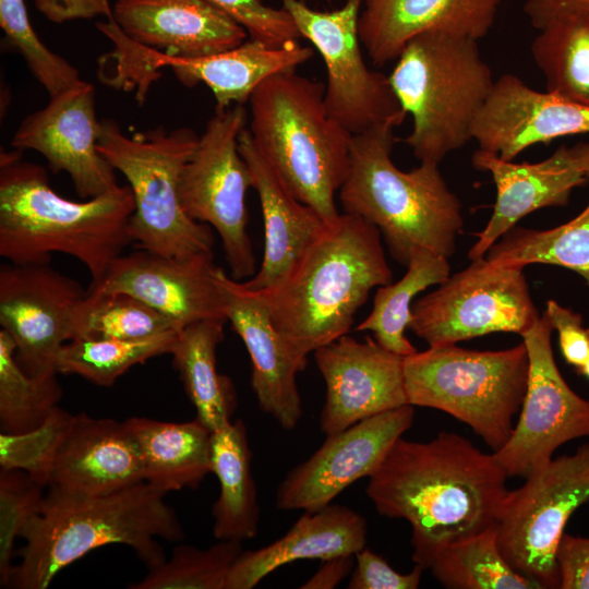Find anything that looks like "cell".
<instances>
[{"label":"cell","mask_w":589,"mask_h":589,"mask_svg":"<svg viewBox=\"0 0 589 589\" xmlns=\"http://www.w3.org/2000/svg\"><path fill=\"white\" fill-rule=\"evenodd\" d=\"M508 476L468 438L440 432L429 442L399 437L369 477L381 516L412 527V561L424 569L443 546L495 525Z\"/></svg>","instance_id":"1"},{"label":"cell","mask_w":589,"mask_h":589,"mask_svg":"<svg viewBox=\"0 0 589 589\" xmlns=\"http://www.w3.org/2000/svg\"><path fill=\"white\" fill-rule=\"evenodd\" d=\"M48 489L40 509L20 532L25 544L8 588L46 589L60 570L109 544L131 548L151 569L166 560L159 539H184L166 492L146 481L104 494Z\"/></svg>","instance_id":"2"},{"label":"cell","mask_w":589,"mask_h":589,"mask_svg":"<svg viewBox=\"0 0 589 589\" xmlns=\"http://www.w3.org/2000/svg\"><path fill=\"white\" fill-rule=\"evenodd\" d=\"M129 185L75 202L56 193L40 165L21 151L0 154V255L13 264H49L53 253L81 262L92 281L131 243Z\"/></svg>","instance_id":"3"},{"label":"cell","mask_w":589,"mask_h":589,"mask_svg":"<svg viewBox=\"0 0 589 589\" xmlns=\"http://www.w3.org/2000/svg\"><path fill=\"white\" fill-rule=\"evenodd\" d=\"M392 280L378 229L344 213L284 283L260 292L289 350L308 360L310 352L347 335L371 290Z\"/></svg>","instance_id":"4"},{"label":"cell","mask_w":589,"mask_h":589,"mask_svg":"<svg viewBox=\"0 0 589 589\" xmlns=\"http://www.w3.org/2000/svg\"><path fill=\"white\" fill-rule=\"evenodd\" d=\"M394 129L384 124L352 135L349 172L338 192L344 213L375 226L405 266L416 248L449 259L464 226L461 203L437 164L420 163L410 171L395 166Z\"/></svg>","instance_id":"5"},{"label":"cell","mask_w":589,"mask_h":589,"mask_svg":"<svg viewBox=\"0 0 589 589\" xmlns=\"http://www.w3.org/2000/svg\"><path fill=\"white\" fill-rule=\"evenodd\" d=\"M325 84L293 71L265 80L251 95L250 133L288 191L327 224L350 167L352 134L327 113Z\"/></svg>","instance_id":"6"},{"label":"cell","mask_w":589,"mask_h":589,"mask_svg":"<svg viewBox=\"0 0 589 589\" xmlns=\"http://www.w3.org/2000/svg\"><path fill=\"white\" fill-rule=\"evenodd\" d=\"M388 79L412 117L406 144L420 163L437 165L472 140L495 82L477 39L442 31L411 38Z\"/></svg>","instance_id":"7"},{"label":"cell","mask_w":589,"mask_h":589,"mask_svg":"<svg viewBox=\"0 0 589 589\" xmlns=\"http://www.w3.org/2000/svg\"><path fill=\"white\" fill-rule=\"evenodd\" d=\"M100 122L97 148L125 177L133 193L132 241L139 249L168 257L214 256L211 226L189 217L179 196L182 169L200 135L188 127L167 131L159 125L130 136L113 119Z\"/></svg>","instance_id":"8"},{"label":"cell","mask_w":589,"mask_h":589,"mask_svg":"<svg viewBox=\"0 0 589 589\" xmlns=\"http://www.w3.org/2000/svg\"><path fill=\"white\" fill-rule=\"evenodd\" d=\"M408 404L444 411L469 425L496 452L514 430L528 383L525 342L497 350L429 347L404 358Z\"/></svg>","instance_id":"9"},{"label":"cell","mask_w":589,"mask_h":589,"mask_svg":"<svg viewBox=\"0 0 589 589\" xmlns=\"http://www.w3.org/2000/svg\"><path fill=\"white\" fill-rule=\"evenodd\" d=\"M525 479L500 506L497 544L512 568L538 589H558V542L569 517L589 502V443Z\"/></svg>","instance_id":"10"},{"label":"cell","mask_w":589,"mask_h":589,"mask_svg":"<svg viewBox=\"0 0 589 589\" xmlns=\"http://www.w3.org/2000/svg\"><path fill=\"white\" fill-rule=\"evenodd\" d=\"M247 121L243 105L215 110L199 136L179 182L184 212L195 221L216 230L231 277L237 280L249 279L256 272L247 231L245 193L252 188V178L238 148Z\"/></svg>","instance_id":"11"},{"label":"cell","mask_w":589,"mask_h":589,"mask_svg":"<svg viewBox=\"0 0 589 589\" xmlns=\"http://www.w3.org/2000/svg\"><path fill=\"white\" fill-rule=\"evenodd\" d=\"M524 268L471 261L414 300L408 328L429 347L456 345L491 333L522 336L541 317Z\"/></svg>","instance_id":"12"},{"label":"cell","mask_w":589,"mask_h":589,"mask_svg":"<svg viewBox=\"0 0 589 589\" xmlns=\"http://www.w3.org/2000/svg\"><path fill=\"white\" fill-rule=\"evenodd\" d=\"M301 37L320 51L326 68L324 103L327 113L348 132L378 125H400L407 112L388 76L370 70L358 32L362 0H345L334 11H317L302 0H281Z\"/></svg>","instance_id":"13"},{"label":"cell","mask_w":589,"mask_h":589,"mask_svg":"<svg viewBox=\"0 0 589 589\" xmlns=\"http://www.w3.org/2000/svg\"><path fill=\"white\" fill-rule=\"evenodd\" d=\"M552 332L543 313L521 336L529 357L526 395L510 437L493 452L508 477L527 478L548 465L560 446L589 436V399L576 394L557 369Z\"/></svg>","instance_id":"14"},{"label":"cell","mask_w":589,"mask_h":589,"mask_svg":"<svg viewBox=\"0 0 589 589\" xmlns=\"http://www.w3.org/2000/svg\"><path fill=\"white\" fill-rule=\"evenodd\" d=\"M87 289L49 264L0 267V325L15 345V359L28 375L56 371L60 348L75 338Z\"/></svg>","instance_id":"15"},{"label":"cell","mask_w":589,"mask_h":589,"mask_svg":"<svg viewBox=\"0 0 589 589\" xmlns=\"http://www.w3.org/2000/svg\"><path fill=\"white\" fill-rule=\"evenodd\" d=\"M413 418V406L405 405L326 435L321 447L278 484L276 507L315 512L330 504L353 482L377 469L394 443L411 428Z\"/></svg>","instance_id":"16"},{"label":"cell","mask_w":589,"mask_h":589,"mask_svg":"<svg viewBox=\"0 0 589 589\" xmlns=\"http://www.w3.org/2000/svg\"><path fill=\"white\" fill-rule=\"evenodd\" d=\"M100 130L95 88L82 80L25 117L11 145L41 154L52 172H67L77 195L88 200L119 185L115 168L97 148Z\"/></svg>","instance_id":"17"},{"label":"cell","mask_w":589,"mask_h":589,"mask_svg":"<svg viewBox=\"0 0 589 589\" xmlns=\"http://www.w3.org/2000/svg\"><path fill=\"white\" fill-rule=\"evenodd\" d=\"M216 272L211 255L180 260L139 249L116 257L99 280L91 281L87 291L130 294L180 330L206 318L227 320Z\"/></svg>","instance_id":"18"},{"label":"cell","mask_w":589,"mask_h":589,"mask_svg":"<svg viewBox=\"0 0 589 589\" xmlns=\"http://www.w3.org/2000/svg\"><path fill=\"white\" fill-rule=\"evenodd\" d=\"M404 358L371 337L359 341L344 335L316 349L314 359L326 387L321 431L330 435L372 416L409 405Z\"/></svg>","instance_id":"19"},{"label":"cell","mask_w":589,"mask_h":589,"mask_svg":"<svg viewBox=\"0 0 589 589\" xmlns=\"http://www.w3.org/2000/svg\"><path fill=\"white\" fill-rule=\"evenodd\" d=\"M225 313L251 359V387L260 409L285 430H293L303 416L297 374L308 360L296 357L275 328L266 300L217 266Z\"/></svg>","instance_id":"20"},{"label":"cell","mask_w":589,"mask_h":589,"mask_svg":"<svg viewBox=\"0 0 589 589\" xmlns=\"http://www.w3.org/2000/svg\"><path fill=\"white\" fill-rule=\"evenodd\" d=\"M582 133H589L588 106L539 92L506 73L494 82L471 136L480 149L513 160L530 146Z\"/></svg>","instance_id":"21"},{"label":"cell","mask_w":589,"mask_h":589,"mask_svg":"<svg viewBox=\"0 0 589 589\" xmlns=\"http://www.w3.org/2000/svg\"><path fill=\"white\" fill-rule=\"evenodd\" d=\"M112 17L134 43L173 58L226 51L248 35L209 0H117Z\"/></svg>","instance_id":"22"},{"label":"cell","mask_w":589,"mask_h":589,"mask_svg":"<svg viewBox=\"0 0 589 589\" xmlns=\"http://www.w3.org/2000/svg\"><path fill=\"white\" fill-rule=\"evenodd\" d=\"M238 148L249 167L264 225L261 266L243 284L254 291H268L290 276L328 224L288 191L249 130L240 134Z\"/></svg>","instance_id":"23"},{"label":"cell","mask_w":589,"mask_h":589,"mask_svg":"<svg viewBox=\"0 0 589 589\" xmlns=\"http://www.w3.org/2000/svg\"><path fill=\"white\" fill-rule=\"evenodd\" d=\"M476 169L490 172L496 187L493 213L469 250L471 261L488 250L528 214L544 207L565 206L573 189L587 181L569 147H558L544 160L514 163L478 148L471 158Z\"/></svg>","instance_id":"24"},{"label":"cell","mask_w":589,"mask_h":589,"mask_svg":"<svg viewBox=\"0 0 589 589\" xmlns=\"http://www.w3.org/2000/svg\"><path fill=\"white\" fill-rule=\"evenodd\" d=\"M142 481L141 452L125 422L80 412L58 448L47 488L104 494Z\"/></svg>","instance_id":"25"},{"label":"cell","mask_w":589,"mask_h":589,"mask_svg":"<svg viewBox=\"0 0 589 589\" xmlns=\"http://www.w3.org/2000/svg\"><path fill=\"white\" fill-rule=\"evenodd\" d=\"M502 0H362L358 32L377 67L397 60L420 33L442 31L483 38L495 23Z\"/></svg>","instance_id":"26"},{"label":"cell","mask_w":589,"mask_h":589,"mask_svg":"<svg viewBox=\"0 0 589 589\" xmlns=\"http://www.w3.org/2000/svg\"><path fill=\"white\" fill-rule=\"evenodd\" d=\"M365 518L354 509L328 504L303 515L279 539L242 551L228 574L225 589H252L279 567L300 560L325 561L354 555L366 543Z\"/></svg>","instance_id":"27"},{"label":"cell","mask_w":589,"mask_h":589,"mask_svg":"<svg viewBox=\"0 0 589 589\" xmlns=\"http://www.w3.org/2000/svg\"><path fill=\"white\" fill-rule=\"evenodd\" d=\"M313 55L312 47L301 46L298 40L272 47L249 39L232 49L193 59L173 58L153 49L156 68L170 67L187 87L207 85L216 100L215 110L244 105L265 80L296 70Z\"/></svg>","instance_id":"28"},{"label":"cell","mask_w":589,"mask_h":589,"mask_svg":"<svg viewBox=\"0 0 589 589\" xmlns=\"http://www.w3.org/2000/svg\"><path fill=\"white\" fill-rule=\"evenodd\" d=\"M124 422L139 444L144 481L166 493L194 490L212 472V431L197 418L165 422L131 417Z\"/></svg>","instance_id":"29"},{"label":"cell","mask_w":589,"mask_h":589,"mask_svg":"<svg viewBox=\"0 0 589 589\" xmlns=\"http://www.w3.org/2000/svg\"><path fill=\"white\" fill-rule=\"evenodd\" d=\"M211 460L212 472L219 482V495L212 508L214 537L240 542L254 538L260 506L242 420H231L212 432Z\"/></svg>","instance_id":"30"},{"label":"cell","mask_w":589,"mask_h":589,"mask_svg":"<svg viewBox=\"0 0 589 589\" xmlns=\"http://www.w3.org/2000/svg\"><path fill=\"white\" fill-rule=\"evenodd\" d=\"M225 318H206L178 330L170 354L196 418L212 432L231 417L237 394L231 378L217 370L216 352L225 337Z\"/></svg>","instance_id":"31"},{"label":"cell","mask_w":589,"mask_h":589,"mask_svg":"<svg viewBox=\"0 0 589 589\" xmlns=\"http://www.w3.org/2000/svg\"><path fill=\"white\" fill-rule=\"evenodd\" d=\"M448 259L424 248L411 251L407 272L397 283L377 288L373 309L357 330H370L380 346L401 357L418 350L405 335L411 320L413 298L449 277Z\"/></svg>","instance_id":"32"},{"label":"cell","mask_w":589,"mask_h":589,"mask_svg":"<svg viewBox=\"0 0 589 589\" xmlns=\"http://www.w3.org/2000/svg\"><path fill=\"white\" fill-rule=\"evenodd\" d=\"M530 50L548 92L589 107V13L553 19Z\"/></svg>","instance_id":"33"},{"label":"cell","mask_w":589,"mask_h":589,"mask_svg":"<svg viewBox=\"0 0 589 589\" xmlns=\"http://www.w3.org/2000/svg\"><path fill=\"white\" fill-rule=\"evenodd\" d=\"M484 257L494 265L520 268L534 263L562 266L580 274L589 285V204L574 219L553 229L515 226Z\"/></svg>","instance_id":"34"},{"label":"cell","mask_w":589,"mask_h":589,"mask_svg":"<svg viewBox=\"0 0 589 589\" xmlns=\"http://www.w3.org/2000/svg\"><path fill=\"white\" fill-rule=\"evenodd\" d=\"M429 569L448 589H538L504 558L495 525L443 546L433 556Z\"/></svg>","instance_id":"35"},{"label":"cell","mask_w":589,"mask_h":589,"mask_svg":"<svg viewBox=\"0 0 589 589\" xmlns=\"http://www.w3.org/2000/svg\"><path fill=\"white\" fill-rule=\"evenodd\" d=\"M178 330L139 340L75 338L65 342L56 358L58 374L79 375L109 387L136 364L170 353Z\"/></svg>","instance_id":"36"},{"label":"cell","mask_w":589,"mask_h":589,"mask_svg":"<svg viewBox=\"0 0 589 589\" xmlns=\"http://www.w3.org/2000/svg\"><path fill=\"white\" fill-rule=\"evenodd\" d=\"M58 373L28 375L15 359V345L0 329V431L20 434L40 426L63 390Z\"/></svg>","instance_id":"37"},{"label":"cell","mask_w":589,"mask_h":589,"mask_svg":"<svg viewBox=\"0 0 589 589\" xmlns=\"http://www.w3.org/2000/svg\"><path fill=\"white\" fill-rule=\"evenodd\" d=\"M169 330L178 329L168 317L130 294L87 291L79 312L75 338L139 340Z\"/></svg>","instance_id":"38"},{"label":"cell","mask_w":589,"mask_h":589,"mask_svg":"<svg viewBox=\"0 0 589 589\" xmlns=\"http://www.w3.org/2000/svg\"><path fill=\"white\" fill-rule=\"evenodd\" d=\"M243 551L242 542L218 540L207 549L179 544L170 558L148 569L130 589H225L231 566Z\"/></svg>","instance_id":"39"},{"label":"cell","mask_w":589,"mask_h":589,"mask_svg":"<svg viewBox=\"0 0 589 589\" xmlns=\"http://www.w3.org/2000/svg\"><path fill=\"white\" fill-rule=\"evenodd\" d=\"M0 26L5 40L23 57L29 71L49 96H55L82 81L77 69L51 51L37 36L24 0H0Z\"/></svg>","instance_id":"40"},{"label":"cell","mask_w":589,"mask_h":589,"mask_svg":"<svg viewBox=\"0 0 589 589\" xmlns=\"http://www.w3.org/2000/svg\"><path fill=\"white\" fill-rule=\"evenodd\" d=\"M74 414L57 407L38 428L20 434L0 432V469H19L48 486L52 464Z\"/></svg>","instance_id":"41"},{"label":"cell","mask_w":589,"mask_h":589,"mask_svg":"<svg viewBox=\"0 0 589 589\" xmlns=\"http://www.w3.org/2000/svg\"><path fill=\"white\" fill-rule=\"evenodd\" d=\"M41 483L19 469H0V587L8 588L13 545L24 525L40 509Z\"/></svg>","instance_id":"42"},{"label":"cell","mask_w":589,"mask_h":589,"mask_svg":"<svg viewBox=\"0 0 589 589\" xmlns=\"http://www.w3.org/2000/svg\"><path fill=\"white\" fill-rule=\"evenodd\" d=\"M209 1L242 26L250 39L281 47L301 37L293 17L283 7L275 9L261 0Z\"/></svg>","instance_id":"43"},{"label":"cell","mask_w":589,"mask_h":589,"mask_svg":"<svg viewBox=\"0 0 589 589\" xmlns=\"http://www.w3.org/2000/svg\"><path fill=\"white\" fill-rule=\"evenodd\" d=\"M349 589H417L424 568L418 564L408 574L396 572L384 557L363 548L354 554Z\"/></svg>","instance_id":"44"},{"label":"cell","mask_w":589,"mask_h":589,"mask_svg":"<svg viewBox=\"0 0 589 589\" xmlns=\"http://www.w3.org/2000/svg\"><path fill=\"white\" fill-rule=\"evenodd\" d=\"M544 314L558 333L564 359L578 369L589 357V328L584 327L580 314L553 300L546 302Z\"/></svg>","instance_id":"45"},{"label":"cell","mask_w":589,"mask_h":589,"mask_svg":"<svg viewBox=\"0 0 589 589\" xmlns=\"http://www.w3.org/2000/svg\"><path fill=\"white\" fill-rule=\"evenodd\" d=\"M555 560L560 574L558 589H589V538L564 532Z\"/></svg>","instance_id":"46"},{"label":"cell","mask_w":589,"mask_h":589,"mask_svg":"<svg viewBox=\"0 0 589 589\" xmlns=\"http://www.w3.org/2000/svg\"><path fill=\"white\" fill-rule=\"evenodd\" d=\"M35 8L50 22L92 19L97 15L112 16L109 0H33Z\"/></svg>","instance_id":"47"},{"label":"cell","mask_w":589,"mask_h":589,"mask_svg":"<svg viewBox=\"0 0 589 589\" xmlns=\"http://www.w3.org/2000/svg\"><path fill=\"white\" fill-rule=\"evenodd\" d=\"M524 12L538 31L553 19L568 13H589V0H526Z\"/></svg>","instance_id":"48"},{"label":"cell","mask_w":589,"mask_h":589,"mask_svg":"<svg viewBox=\"0 0 589 589\" xmlns=\"http://www.w3.org/2000/svg\"><path fill=\"white\" fill-rule=\"evenodd\" d=\"M354 555H339L323 561L317 572L300 588L302 589H332L340 584L353 569Z\"/></svg>","instance_id":"49"},{"label":"cell","mask_w":589,"mask_h":589,"mask_svg":"<svg viewBox=\"0 0 589 589\" xmlns=\"http://www.w3.org/2000/svg\"><path fill=\"white\" fill-rule=\"evenodd\" d=\"M569 152L578 168L582 171L586 179L589 180V142L578 143L569 147Z\"/></svg>","instance_id":"50"},{"label":"cell","mask_w":589,"mask_h":589,"mask_svg":"<svg viewBox=\"0 0 589 589\" xmlns=\"http://www.w3.org/2000/svg\"><path fill=\"white\" fill-rule=\"evenodd\" d=\"M578 372L582 374L584 376H586L587 378H589V357L585 361V363L578 368Z\"/></svg>","instance_id":"51"}]
</instances>
